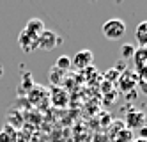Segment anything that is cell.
Instances as JSON below:
<instances>
[{
	"instance_id": "6da1fadb",
	"label": "cell",
	"mask_w": 147,
	"mask_h": 142,
	"mask_svg": "<svg viewBox=\"0 0 147 142\" xmlns=\"http://www.w3.org/2000/svg\"><path fill=\"white\" fill-rule=\"evenodd\" d=\"M101 32H103V36L107 39L117 41V39H121L126 34V23L122 20H119V18H112V20H108V21L103 23Z\"/></svg>"
},
{
	"instance_id": "7a4b0ae2",
	"label": "cell",
	"mask_w": 147,
	"mask_h": 142,
	"mask_svg": "<svg viewBox=\"0 0 147 142\" xmlns=\"http://www.w3.org/2000/svg\"><path fill=\"white\" fill-rule=\"evenodd\" d=\"M59 45H62V37H59L55 32L50 30V29H45L37 36V48L39 50H53Z\"/></svg>"
},
{
	"instance_id": "3957f363",
	"label": "cell",
	"mask_w": 147,
	"mask_h": 142,
	"mask_svg": "<svg viewBox=\"0 0 147 142\" xmlns=\"http://www.w3.org/2000/svg\"><path fill=\"white\" fill-rule=\"evenodd\" d=\"M92 62H94V53L85 48V50L76 52V55L71 59V66L76 69H87L92 66Z\"/></svg>"
},
{
	"instance_id": "277c9868",
	"label": "cell",
	"mask_w": 147,
	"mask_h": 142,
	"mask_svg": "<svg viewBox=\"0 0 147 142\" xmlns=\"http://www.w3.org/2000/svg\"><path fill=\"white\" fill-rule=\"evenodd\" d=\"M124 126L126 128H128V130H131V132H133V130L135 128H144L145 126V114L144 112H140V110H135V108H133V110H129L128 114H126V117H124Z\"/></svg>"
},
{
	"instance_id": "5b68a950",
	"label": "cell",
	"mask_w": 147,
	"mask_h": 142,
	"mask_svg": "<svg viewBox=\"0 0 147 142\" xmlns=\"http://www.w3.org/2000/svg\"><path fill=\"white\" fill-rule=\"evenodd\" d=\"M18 43H20V48H22L25 53H30L37 48V36L28 32L27 29H23L18 36Z\"/></svg>"
},
{
	"instance_id": "8992f818",
	"label": "cell",
	"mask_w": 147,
	"mask_h": 142,
	"mask_svg": "<svg viewBox=\"0 0 147 142\" xmlns=\"http://www.w3.org/2000/svg\"><path fill=\"white\" fill-rule=\"evenodd\" d=\"M34 80H32V73L30 71H25L23 76H22V80H20V85H18V94L20 96H27L30 91H32V87H34Z\"/></svg>"
},
{
	"instance_id": "52a82bcc",
	"label": "cell",
	"mask_w": 147,
	"mask_h": 142,
	"mask_svg": "<svg viewBox=\"0 0 147 142\" xmlns=\"http://www.w3.org/2000/svg\"><path fill=\"white\" fill-rule=\"evenodd\" d=\"M133 62H135V68L138 73H144L145 71V60H147V53H145V48L138 46L135 48V53H133Z\"/></svg>"
},
{
	"instance_id": "ba28073f",
	"label": "cell",
	"mask_w": 147,
	"mask_h": 142,
	"mask_svg": "<svg viewBox=\"0 0 147 142\" xmlns=\"http://www.w3.org/2000/svg\"><path fill=\"white\" fill-rule=\"evenodd\" d=\"M135 39L138 43V46L145 48V45H147V21H140L138 23V27L135 30Z\"/></svg>"
},
{
	"instance_id": "9c48e42d",
	"label": "cell",
	"mask_w": 147,
	"mask_h": 142,
	"mask_svg": "<svg viewBox=\"0 0 147 142\" xmlns=\"http://www.w3.org/2000/svg\"><path fill=\"white\" fill-rule=\"evenodd\" d=\"M25 29H27L28 32H32V34L39 36V34H41V32H43V30H45L46 27H45V21L41 20V18H30Z\"/></svg>"
},
{
	"instance_id": "30bf717a",
	"label": "cell",
	"mask_w": 147,
	"mask_h": 142,
	"mask_svg": "<svg viewBox=\"0 0 147 142\" xmlns=\"http://www.w3.org/2000/svg\"><path fill=\"white\" fill-rule=\"evenodd\" d=\"M48 80L51 85H60L62 80H64V73H62L60 69H57L55 66H51L50 71H48Z\"/></svg>"
},
{
	"instance_id": "8fae6325",
	"label": "cell",
	"mask_w": 147,
	"mask_h": 142,
	"mask_svg": "<svg viewBox=\"0 0 147 142\" xmlns=\"http://www.w3.org/2000/svg\"><path fill=\"white\" fill-rule=\"evenodd\" d=\"M133 53H135V45L133 43H124V45L121 46L119 50V55H121V60H129L133 57Z\"/></svg>"
},
{
	"instance_id": "7c38bea8",
	"label": "cell",
	"mask_w": 147,
	"mask_h": 142,
	"mask_svg": "<svg viewBox=\"0 0 147 142\" xmlns=\"http://www.w3.org/2000/svg\"><path fill=\"white\" fill-rule=\"evenodd\" d=\"M112 140H113V142H133V140H135V135H133L131 130L124 128V130H121V132L115 135Z\"/></svg>"
},
{
	"instance_id": "4fadbf2b",
	"label": "cell",
	"mask_w": 147,
	"mask_h": 142,
	"mask_svg": "<svg viewBox=\"0 0 147 142\" xmlns=\"http://www.w3.org/2000/svg\"><path fill=\"white\" fill-rule=\"evenodd\" d=\"M55 68L60 69L62 73H66V71L71 68V57H69V55H60V57L57 59V62H55Z\"/></svg>"
},
{
	"instance_id": "5bb4252c",
	"label": "cell",
	"mask_w": 147,
	"mask_h": 142,
	"mask_svg": "<svg viewBox=\"0 0 147 142\" xmlns=\"http://www.w3.org/2000/svg\"><path fill=\"white\" fill-rule=\"evenodd\" d=\"M126 126H124V123L122 121H112L110 123V126H108V137L110 139H113L115 135H117L121 130H124Z\"/></svg>"
},
{
	"instance_id": "9a60e30c",
	"label": "cell",
	"mask_w": 147,
	"mask_h": 142,
	"mask_svg": "<svg viewBox=\"0 0 147 142\" xmlns=\"http://www.w3.org/2000/svg\"><path fill=\"white\" fill-rule=\"evenodd\" d=\"M55 92H57V96H55L57 100H53V103L59 105V107H60V105H66V103H67V101H66V100H67V94H66L64 91H60V89H55Z\"/></svg>"
},
{
	"instance_id": "2e32d148",
	"label": "cell",
	"mask_w": 147,
	"mask_h": 142,
	"mask_svg": "<svg viewBox=\"0 0 147 142\" xmlns=\"http://www.w3.org/2000/svg\"><path fill=\"white\" fill-rule=\"evenodd\" d=\"M113 69L117 71V73H124V71H128V66H126L124 60H117V62H115V66H113Z\"/></svg>"
},
{
	"instance_id": "e0dca14e",
	"label": "cell",
	"mask_w": 147,
	"mask_h": 142,
	"mask_svg": "<svg viewBox=\"0 0 147 142\" xmlns=\"http://www.w3.org/2000/svg\"><path fill=\"white\" fill-rule=\"evenodd\" d=\"M105 78H107V82H110V80H117V78H119V73L112 68V69H108L107 75H105Z\"/></svg>"
},
{
	"instance_id": "ac0fdd59",
	"label": "cell",
	"mask_w": 147,
	"mask_h": 142,
	"mask_svg": "<svg viewBox=\"0 0 147 142\" xmlns=\"http://www.w3.org/2000/svg\"><path fill=\"white\" fill-rule=\"evenodd\" d=\"M110 123H112V117H110V114H108V112H105V116H101V126L108 128V126H110Z\"/></svg>"
},
{
	"instance_id": "d6986e66",
	"label": "cell",
	"mask_w": 147,
	"mask_h": 142,
	"mask_svg": "<svg viewBox=\"0 0 147 142\" xmlns=\"http://www.w3.org/2000/svg\"><path fill=\"white\" fill-rule=\"evenodd\" d=\"M138 139H144V140H147V128H145V126L138 130Z\"/></svg>"
},
{
	"instance_id": "ffe728a7",
	"label": "cell",
	"mask_w": 147,
	"mask_h": 142,
	"mask_svg": "<svg viewBox=\"0 0 147 142\" xmlns=\"http://www.w3.org/2000/svg\"><path fill=\"white\" fill-rule=\"evenodd\" d=\"M110 85H112L110 82H105V84H103V91H105V92H108V91H110Z\"/></svg>"
},
{
	"instance_id": "44dd1931",
	"label": "cell",
	"mask_w": 147,
	"mask_h": 142,
	"mask_svg": "<svg viewBox=\"0 0 147 142\" xmlns=\"http://www.w3.org/2000/svg\"><path fill=\"white\" fill-rule=\"evenodd\" d=\"M133 142H147V140H144V139H135Z\"/></svg>"
},
{
	"instance_id": "7402d4cb",
	"label": "cell",
	"mask_w": 147,
	"mask_h": 142,
	"mask_svg": "<svg viewBox=\"0 0 147 142\" xmlns=\"http://www.w3.org/2000/svg\"><path fill=\"white\" fill-rule=\"evenodd\" d=\"M4 75V66H0V76Z\"/></svg>"
}]
</instances>
